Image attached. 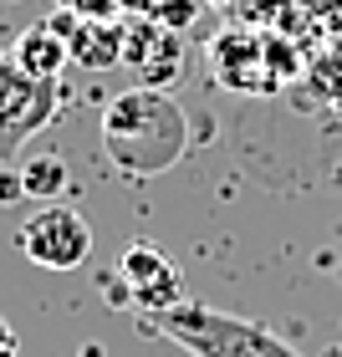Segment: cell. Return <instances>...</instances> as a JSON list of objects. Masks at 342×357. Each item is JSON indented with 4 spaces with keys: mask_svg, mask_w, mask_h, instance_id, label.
Returning <instances> with one entry per match:
<instances>
[{
    "mask_svg": "<svg viewBox=\"0 0 342 357\" xmlns=\"http://www.w3.org/2000/svg\"><path fill=\"white\" fill-rule=\"evenodd\" d=\"M103 149L128 178H154L184 158L189 118L169 87H128L103 112Z\"/></svg>",
    "mask_w": 342,
    "mask_h": 357,
    "instance_id": "obj_1",
    "label": "cell"
},
{
    "mask_svg": "<svg viewBox=\"0 0 342 357\" xmlns=\"http://www.w3.org/2000/svg\"><path fill=\"white\" fill-rule=\"evenodd\" d=\"M143 332H158L164 342L184 347L189 357H302L291 342H281L271 327H260L251 317L220 312L205 301H179L158 317H138Z\"/></svg>",
    "mask_w": 342,
    "mask_h": 357,
    "instance_id": "obj_2",
    "label": "cell"
},
{
    "mask_svg": "<svg viewBox=\"0 0 342 357\" xmlns=\"http://www.w3.org/2000/svg\"><path fill=\"white\" fill-rule=\"evenodd\" d=\"M103 291L112 296L118 312H138V317H158L169 306L184 301V271L174 266V255H164L149 240H133L118 261L112 275L103 281Z\"/></svg>",
    "mask_w": 342,
    "mask_h": 357,
    "instance_id": "obj_3",
    "label": "cell"
},
{
    "mask_svg": "<svg viewBox=\"0 0 342 357\" xmlns=\"http://www.w3.org/2000/svg\"><path fill=\"white\" fill-rule=\"evenodd\" d=\"M15 245H21V255L31 266L41 271H77L87 266L92 255V225L77 204H41L31 220H21V230H15Z\"/></svg>",
    "mask_w": 342,
    "mask_h": 357,
    "instance_id": "obj_4",
    "label": "cell"
},
{
    "mask_svg": "<svg viewBox=\"0 0 342 357\" xmlns=\"http://www.w3.org/2000/svg\"><path fill=\"white\" fill-rule=\"evenodd\" d=\"M57 118V82H41L15 67V56H0V169Z\"/></svg>",
    "mask_w": 342,
    "mask_h": 357,
    "instance_id": "obj_5",
    "label": "cell"
},
{
    "mask_svg": "<svg viewBox=\"0 0 342 357\" xmlns=\"http://www.w3.org/2000/svg\"><path fill=\"white\" fill-rule=\"evenodd\" d=\"M209 61H215V77L235 92H266V87H276V77H281L276 46H266L260 36H246V31H225L215 41V56Z\"/></svg>",
    "mask_w": 342,
    "mask_h": 357,
    "instance_id": "obj_6",
    "label": "cell"
},
{
    "mask_svg": "<svg viewBox=\"0 0 342 357\" xmlns=\"http://www.w3.org/2000/svg\"><path fill=\"white\" fill-rule=\"evenodd\" d=\"M57 21H61V31H67V46H72L77 67H87V72L123 67L128 26L118 21V15H72V10H61Z\"/></svg>",
    "mask_w": 342,
    "mask_h": 357,
    "instance_id": "obj_7",
    "label": "cell"
},
{
    "mask_svg": "<svg viewBox=\"0 0 342 357\" xmlns=\"http://www.w3.org/2000/svg\"><path fill=\"white\" fill-rule=\"evenodd\" d=\"M123 61L138 72V87H169L179 72H184V46L169 26H158L154 15L138 26H128V52Z\"/></svg>",
    "mask_w": 342,
    "mask_h": 357,
    "instance_id": "obj_8",
    "label": "cell"
},
{
    "mask_svg": "<svg viewBox=\"0 0 342 357\" xmlns=\"http://www.w3.org/2000/svg\"><path fill=\"white\" fill-rule=\"evenodd\" d=\"M10 56H15V67H21V72L41 77V82H57V77L72 67V46H67L61 21H36V26H26L21 36H15Z\"/></svg>",
    "mask_w": 342,
    "mask_h": 357,
    "instance_id": "obj_9",
    "label": "cell"
},
{
    "mask_svg": "<svg viewBox=\"0 0 342 357\" xmlns=\"http://www.w3.org/2000/svg\"><path fill=\"white\" fill-rule=\"evenodd\" d=\"M21 194L26 199H41V204H52V199H61V194L72 189V174H67V158L61 153H52V149H41V153H31L21 169Z\"/></svg>",
    "mask_w": 342,
    "mask_h": 357,
    "instance_id": "obj_10",
    "label": "cell"
},
{
    "mask_svg": "<svg viewBox=\"0 0 342 357\" xmlns=\"http://www.w3.org/2000/svg\"><path fill=\"white\" fill-rule=\"evenodd\" d=\"M72 15H118V0H57Z\"/></svg>",
    "mask_w": 342,
    "mask_h": 357,
    "instance_id": "obj_11",
    "label": "cell"
},
{
    "mask_svg": "<svg viewBox=\"0 0 342 357\" xmlns=\"http://www.w3.org/2000/svg\"><path fill=\"white\" fill-rule=\"evenodd\" d=\"M10 199H26V194H21V174L0 169V204H10Z\"/></svg>",
    "mask_w": 342,
    "mask_h": 357,
    "instance_id": "obj_12",
    "label": "cell"
},
{
    "mask_svg": "<svg viewBox=\"0 0 342 357\" xmlns=\"http://www.w3.org/2000/svg\"><path fill=\"white\" fill-rule=\"evenodd\" d=\"M0 357H21V337H15V327L6 317H0Z\"/></svg>",
    "mask_w": 342,
    "mask_h": 357,
    "instance_id": "obj_13",
    "label": "cell"
},
{
    "mask_svg": "<svg viewBox=\"0 0 342 357\" xmlns=\"http://www.w3.org/2000/svg\"><path fill=\"white\" fill-rule=\"evenodd\" d=\"M77 357H103V342H87V347L77 352Z\"/></svg>",
    "mask_w": 342,
    "mask_h": 357,
    "instance_id": "obj_14",
    "label": "cell"
},
{
    "mask_svg": "<svg viewBox=\"0 0 342 357\" xmlns=\"http://www.w3.org/2000/svg\"><path fill=\"white\" fill-rule=\"evenodd\" d=\"M327 357H342V342H337V347H332V352H327Z\"/></svg>",
    "mask_w": 342,
    "mask_h": 357,
    "instance_id": "obj_15",
    "label": "cell"
}]
</instances>
